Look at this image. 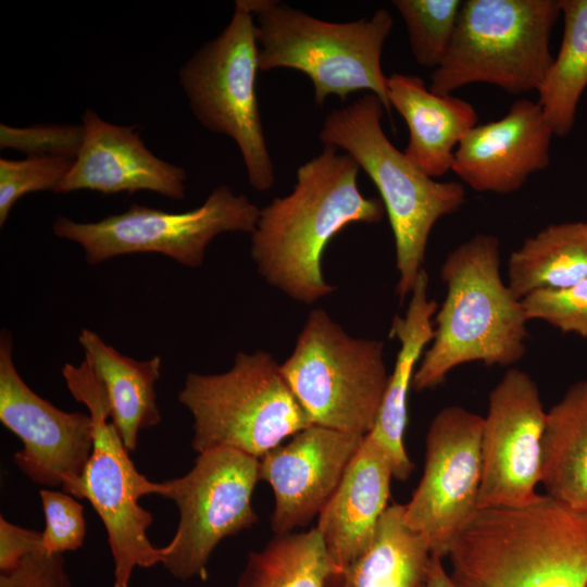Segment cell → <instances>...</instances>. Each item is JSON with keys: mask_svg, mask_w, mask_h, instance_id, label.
<instances>
[{"mask_svg": "<svg viewBox=\"0 0 587 587\" xmlns=\"http://www.w3.org/2000/svg\"><path fill=\"white\" fill-rule=\"evenodd\" d=\"M0 587H72L63 554L40 550L26 555L20 564L0 573Z\"/></svg>", "mask_w": 587, "mask_h": 587, "instance_id": "33", "label": "cell"}, {"mask_svg": "<svg viewBox=\"0 0 587 587\" xmlns=\"http://www.w3.org/2000/svg\"><path fill=\"white\" fill-rule=\"evenodd\" d=\"M45 529L42 545L50 554H63L79 549L86 536L83 505L75 497L58 490L41 489Z\"/></svg>", "mask_w": 587, "mask_h": 587, "instance_id": "32", "label": "cell"}, {"mask_svg": "<svg viewBox=\"0 0 587 587\" xmlns=\"http://www.w3.org/2000/svg\"><path fill=\"white\" fill-rule=\"evenodd\" d=\"M365 436L311 425L260 459V479L274 494L275 535L304 527L321 513Z\"/></svg>", "mask_w": 587, "mask_h": 587, "instance_id": "16", "label": "cell"}, {"mask_svg": "<svg viewBox=\"0 0 587 587\" xmlns=\"http://www.w3.org/2000/svg\"><path fill=\"white\" fill-rule=\"evenodd\" d=\"M260 209L227 185L214 188L198 208L165 212L138 203L97 222H76L58 216L55 236L78 243L86 261L96 265L133 253H160L187 267L202 265L210 242L224 233H249Z\"/></svg>", "mask_w": 587, "mask_h": 587, "instance_id": "11", "label": "cell"}, {"mask_svg": "<svg viewBox=\"0 0 587 587\" xmlns=\"http://www.w3.org/2000/svg\"><path fill=\"white\" fill-rule=\"evenodd\" d=\"M559 0H466L448 52L430 75L433 92L474 83L512 95L538 91L552 64Z\"/></svg>", "mask_w": 587, "mask_h": 587, "instance_id": "6", "label": "cell"}, {"mask_svg": "<svg viewBox=\"0 0 587 587\" xmlns=\"http://www.w3.org/2000/svg\"><path fill=\"white\" fill-rule=\"evenodd\" d=\"M260 480V459L230 448L200 452L191 470L163 482L162 497L174 501L179 520L162 547V565L175 578H208V562L226 537L258 522L252 494Z\"/></svg>", "mask_w": 587, "mask_h": 587, "instance_id": "12", "label": "cell"}, {"mask_svg": "<svg viewBox=\"0 0 587 587\" xmlns=\"http://www.w3.org/2000/svg\"><path fill=\"white\" fill-rule=\"evenodd\" d=\"M553 136L538 102L517 100L504 116L464 136L451 171L475 191L514 192L548 167Z\"/></svg>", "mask_w": 587, "mask_h": 587, "instance_id": "17", "label": "cell"}, {"mask_svg": "<svg viewBox=\"0 0 587 587\" xmlns=\"http://www.w3.org/2000/svg\"><path fill=\"white\" fill-rule=\"evenodd\" d=\"M563 34L557 57L537 91L538 104L552 133L572 130L578 102L587 88V0H559Z\"/></svg>", "mask_w": 587, "mask_h": 587, "instance_id": "26", "label": "cell"}, {"mask_svg": "<svg viewBox=\"0 0 587 587\" xmlns=\"http://www.w3.org/2000/svg\"><path fill=\"white\" fill-rule=\"evenodd\" d=\"M78 341L84 359L103 386L111 421L126 449L134 452L139 432L161 422L155 392V384L161 376V358L135 360L87 328L82 329Z\"/></svg>", "mask_w": 587, "mask_h": 587, "instance_id": "22", "label": "cell"}, {"mask_svg": "<svg viewBox=\"0 0 587 587\" xmlns=\"http://www.w3.org/2000/svg\"><path fill=\"white\" fill-rule=\"evenodd\" d=\"M0 421L23 448L13 461L37 485L73 496L93 446L89 413L65 412L34 392L20 376L11 333L0 335Z\"/></svg>", "mask_w": 587, "mask_h": 587, "instance_id": "14", "label": "cell"}, {"mask_svg": "<svg viewBox=\"0 0 587 587\" xmlns=\"http://www.w3.org/2000/svg\"><path fill=\"white\" fill-rule=\"evenodd\" d=\"M446 298L435 314L430 346L416 367L412 388L441 385L454 367L483 362L509 366L526 352L527 316L500 275L496 236L476 234L454 248L440 267Z\"/></svg>", "mask_w": 587, "mask_h": 587, "instance_id": "3", "label": "cell"}, {"mask_svg": "<svg viewBox=\"0 0 587 587\" xmlns=\"http://www.w3.org/2000/svg\"><path fill=\"white\" fill-rule=\"evenodd\" d=\"M360 165L348 153L324 146L297 170L292 191L260 209L250 254L260 275L298 302L312 304L333 292L322 258L330 239L354 223L376 224L385 214L380 199L358 186Z\"/></svg>", "mask_w": 587, "mask_h": 587, "instance_id": "1", "label": "cell"}, {"mask_svg": "<svg viewBox=\"0 0 587 587\" xmlns=\"http://www.w3.org/2000/svg\"><path fill=\"white\" fill-rule=\"evenodd\" d=\"M447 558L457 587H587V515L546 494L483 509Z\"/></svg>", "mask_w": 587, "mask_h": 587, "instance_id": "2", "label": "cell"}, {"mask_svg": "<svg viewBox=\"0 0 587 587\" xmlns=\"http://www.w3.org/2000/svg\"><path fill=\"white\" fill-rule=\"evenodd\" d=\"M258 57L254 16L237 0L229 23L179 68L178 82L196 120L235 141L248 182L266 191L275 175L255 92Z\"/></svg>", "mask_w": 587, "mask_h": 587, "instance_id": "10", "label": "cell"}, {"mask_svg": "<svg viewBox=\"0 0 587 587\" xmlns=\"http://www.w3.org/2000/svg\"><path fill=\"white\" fill-rule=\"evenodd\" d=\"M547 411L535 380L508 370L491 389L482 433L478 509L527 504L538 494Z\"/></svg>", "mask_w": 587, "mask_h": 587, "instance_id": "15", "label": "cell"}, {"mask_svg": "<svg viewBox=\"0 0 587 587\" xmlns=\"http://www.w3.org/2000/svg\"><path fill=\"white\" fill-rule=\"evenodd\" d=\"M384 110L378 97L367 92L349 105L332 110L319 137L324 146L351 155L379 191L395 238L399 274L396 294L402 302L424 270L434 225L462 207L465 190L458 182L427 176L399 151L382 127Z\"/></svg>", "mask_w": 587, "mask_h": 587, "instance_id": "4", "label": "cell"}, {"mask_svg": "<svg viewBox=\"0 0 587 587\" xmlns=\"http://www.w3.org/2000/svg\"><path fill=\"white\" fill-rule=\"evenodd\" d=\"M586 224H587V220H586Z\"/></svg>", "mask_w": 587, "mask_h": 587, "instance_id": "37", "label": "cell"}, {"mask_svg": "<svg viewBox=\"0 0 587 587\" xmlns=\"http://www.w3.org/2000/svg\"><path fill=\"white\" fill-rule=\"evenodd\" d=\"M410 302L403 316H395L390 337L400 342L392 372L383 401L371 432V436L388 455L394 478L405 480L413 471L404 448V433L408 424V396L416 364L425 347L433 340V317L438 310L435 300L428 298V275L423 270L410 295Z\"/></svg>", "mask_w": 587, "mask_h": 587, "instance_id": "21", "label": "cell"}, {"mask_svg": "<svg viewBox=\"0 0 587 587\" xmlns=\"http://www.w3.org/2000/svg\"><path fill=\"white\" fill-rule=\"evenodd\" d=\"M587 278V224H550L526 238L508 260V286L517 299Z\"/></svg>", "mask_w": 587, "mask_h": 587, "instance_id": "25", "label": "cell"}, {"mask_svg": "<svg viewBox=\"0 0 587 587\" xmlns=\"http://www.w3.org/2000/svg\"><path fill=\"white\" fill-rule=\"evenodd\" d=\"M234 587H240V586H238V585L236 584V586H234Z\"/></svg>", "mask_w": 587, "mask_h": 587, "instance_id": "36", "label": "cell"}, {"mask_svg": "<svg viewBox=\"0 0 587 587\" xmlns=\"http://www.w3.org/2000/svg\"><path fill=\"white\" fill-rule=\"evenodd\" d=\"M254 16L259 70L294 68L305 74L322 105L329 96L345 101L367 90L390 111L387 77L382 70L383 47L394 20L385 10L371 17L333 23L313 17L275 0H246Z\"/></svg>", "mask_w": 587, "mask_h": 587, "instance_id": "5", "label": "cell"}, {"mask_svg": "<svg viewBox=\"0 0 587 587\" xmlns=\"http://www.w3.org/2000/svg\"><path fill=\"white\" fill-rule=\"evenodd\" d=\"M527 320L587 338V278L565 288L539 289L521 299Z\"/></svg>", "mask_w": 587, "mask_h": 587, "instance_id": "30", "label": "cell"}, {"mask_svg": "<svg viewBox=\"0 0 587 587\" xmlns=\"http://www.w3.org/2000/svg\"><path fill=\"white\" fill-rule=\"evenodd\" d=\"M45 550L42 534L0 517V572L15 569L28 554Z\"/></svg>", "mask_w": 587, "mask_h": 587, "instance_id": "34", "label": "cell"}, {"mask_svg": "<svg viewBox=\"0 0 587 587\" xmlns=\"http://www.w3.org/2000/svg\"><path fill=\"white\" fill-rule=\"evenodd\" d=\"M62 375L73 398L88 409L93 427L91 454L73 497L87 499L105 527L114 562L113 587H129L135 569L162 564V547L153 546L147 535L153 516L139 500L162 496L164 485L136 469L110 419L103 386L87 361L66 363Z\"/></svg>", "mask_w": 587, "mask_h": 587, "instance_id": "8", "label": "cell"}, {"mask_svg": "<svg viewBox=\"0 0 587 587\" xmlns=\"http://www.w3.org/2000/svg\"><path fill=\"white\" fill-rule=\"evenodd\" d=\"M387 97L409 129L405 157L432 178L451 171L458 146L477 125L474 107L452 95L433 92L421 77L402 73L387 77Z\"/></svg>", "mask_w": 587, "mask_h": 587, "instance_id": "20", "label": "cell"}, {"mask_svg": "<svg viewBox=\"0 0 587 587\" xmlns=\"http://www.w3.org/2000/svg\"><path fill=\"white\" fill-rule=\"evenodd\" d=\"M333 572L320 533L275 535L260 551L250 552L239 575L240 587H327Z\"/></svg>", "mask_w": 587, "mask_h": 587, "instance_id": "27", "label": "cell"}, {"mask_svg": "<svg viewBox=\"0 0 587 587\" xmlns=\"http://www.w3.org/2000/svg\"><path fill=\"white\" fill-rule=\"evenodd\" d=\"M74 160L58 157L0 159V226L2 227L18 199L29 192H55L72 168Z\"/></svg>", "mask_w": 587, "mask_h": 587, "instance_id": "29", "label": "cell"}, {"mask_svg": "<svg viewBox=\"0 0 587 587\" xmlns=\"http://www.w3.org/2000/svg\"><path fill=\"white\" fill-rule=\"evenodd\" d=\"M483 424V416L460 405L434 416L423 475L404 504L405 524L426 541L430 554L442 559L479 511Z\"/></svg>", "mask_w": 587, "mask_h": 587, "instance_id": "13", "label": "cell"}, {"mask_svg": "<svg viewBox=\"0 0 587 587\" xmlns=\"http://www.w3.org/2000/svg\"><path fill=\"white\" fill-rule=\"evenodd\" d=\"M417 587H457L444 566L442 558L430 554Z\"/></svg>", "mask_w": 587, "mask_h": 587, "instance_id": "35", "label": "cell"}, {"mask_svg": "<svg viewBox=\"0 0 587 587\" xmlns=\"http://www.w3.org/2000/svg\"><path fill=\"white\" fill-rule=\"evenodd\" d=\"M280 371L312 425L363 436L389 378L384 344L350 336L323 309L310 312Z\"/></svg>", "mask_w": 587, "mask_h": 587, "instance_id": "9", "label": "cell"}, {"mask_svg": "<svg viewBox=\"0 0 587 587\" xmlns=\"http://www.w3.org/2000/svg\"><path fill=\"white\" fill-rule=\"evenodd\" d=\"M83 141V124H34L24 127L0 125V148L14 149L27 157L75 160Z\"/></svg>", "mask_w": 587, "mask_h": 587, "instance_id": "31", "label": "cell"}, {"mask_svg": "<svg viewBox=\"0 0 587 587\" xmlns=\"http://www.w3.org/2000/svg\"><path fill=\"white\" fill-rule=\"evenodd\" d=\"M178 401L192 416L198 453L230 448L258 459L312 425L270 352L236 354L220 374L188 373Z\"/></svg>", "mask_w": 587, "mask_h": 587, "instance_id": "7", "label": "cell"}, {"mask_svg": "<svg viewBox=\"0 0 587 587\" xmlns=\"http://www.w3.org/2000/svg\"><path fill=\"white\" fill-rule=\"evenodd\" d=\"M540 483L548 497L587 515V378L547 411Z\"/></svg>", "mask_w": 587, "mask_h": 587, "instance_id": "23", "label": "cell"}, {"mask_svg": "<svg viewBox=\"0 0 587 587\" xmlns=\"http://www.w3.org/2000/svg\"><path fill=\"white\" fill-rule=\"evenodd\" d=\"M392 466L369 435L350 461L337 489L319 514L316 529L336 574L371 545L388 508Z\"/></svg>", "mask_w": 587, "mask_h": 587, "instance_id": "19", "label": "cell"}, {"mask_svg": "<svg viewBox=\"0 0 587 587\" xmlns=\"http://www.w3.org/2000/svg\"><path fill=\"white\" fill-rule=\"evenodd\" d=\"M82 124V148L55 193L92 190L113 195L149 190L174 200L185 198V168L155 157L141 140L136 126L107 122L91 109L85 110Z\"/></svg>", "mask_w": 587, "mask_h": 587, "instance_id": "18", "label": "cell"}, {"mask_svg": "<svg viewBox=\"0 0 587 587\" xmlns=\"http://www.w3.org/2000/svg\"><path fill=\"white\" fill-rule=\"evenodd\" d=\"M430 557L426 541L404 522V504L388 505L369 548L327 587H417Z\"/></svg>", "mask_w": 587, "mask_h": 587, "instance_id": "24", "label": "cell"}, {"mask_svg": "<svg viewBox=\"0 0 587 587\" xmlns=\"http://www.w3.org/2000/svg\"><path fill=\"white\" fill-rule=\"evenodd\" d=\"M392 4L405 24L417 64L438 67L452 41L462 1L395 0Z\"/></svg>", "mask_w": 587, "mask_h": 587, "instance_id": "28", "label": "cell"}]
</instances>
